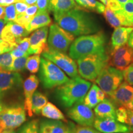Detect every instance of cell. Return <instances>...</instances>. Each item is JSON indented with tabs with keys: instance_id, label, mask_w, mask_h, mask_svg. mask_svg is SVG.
<instances>
[{
	"instance_id": "cell-59",
	"label": "cell",
	"mask_w": 133,
	"mask_h": 133,
	"mask_svg": "<svg viewBox=\"0 0 133 133\" xmlns=\"http://www.w3.org/2000/svg\"><path fill=\"white\" fill-rule=\"evenodd\" d=\"M1 109H2V108H0V111H1Z\"/></svg>"
},
{
	"instance_id": "cell-53",
	"label": "cell",
	"mask_w": 133,
	"mask_h": 133,
	"mask_svg": "<svg viewBox=\"0 0 133 133\" xmlns=\"http://www.w3.org/2000/svg\"><path fill=\"white\" fill-rule=\"evenodd\" d=\"M74 124H71V127L70 128L69 130H68L66 132H65V133H73V127H74Z\"/></svg>"
},
{
	"instance_id": "cell-22",
	"label": "cell",
	"mask_w": 133,
	"mask_h": 133,
	"mask_svg": "<svg viewBox=\"0 0 133 133\" xmlns=\"http://www.w3.org/2000/svg\"><path fill=\"white\" fill-rule=\"evenodd\" d=\"M49 14V12L45 11H38L31 22L25 28L28 32L30 33L38 29L49 26L52 24V20Z\"/></svg>"
},
{
	"instance_id": "cell-5",
	"label": "cell",
	"mask_w": 133,
	"mask_h": 133,
	"mask_svg": "<svg viewBox=\"0 0 133 133\" xmlns=\"http://www.w3.org/2000/svg\"><path fill=\"white\" fill-rule=\"evenodd\" d=\"M39 79L45 88L58 87L69 80L65 73L59 66L44 57L41 58Z\"/></svg>"
},
{
	"instance_id": "cell-32",
	"label": "cell",
	"mask_w": 133,
	"mask_h": 133,
	"mask_svg": "<svg viewBox=\"0 0 133 133\" xmlns=\"http://www.w3.org/2000/svg\"><path fill=\"white\" fill-rule=\"evenodd\" d=\"M17 17L16 9L15 4H12L5 7L4 21L6 23L9 22H14Z\"/></svg>"
},
{
	"instance_id": "cell-19",
	"label": "cell",
	"mask_w": 133,
	"mask_h": 133,
	"mask_svg": "<svg viewBox=\"0 0 133 133\" xmlns=\"http://www.w3.org/2000/svg\"><path fill=\"white\" fill-rule=\"evenodd\" d=\"M132 31L133 26H119L115 28L111 37V47L112 50L127 44Z\"/></svg>"
},
{
	"instance_id": "cell-13",
	"label": "cell",
	"mask_w": 133,
	"mask_h": 133,
	"mask_svg": "<svg viewBox=\"0 0 133 133\" xmlns=\"http://www.w3.org/2000/svg\"><path fill=\"white\" fill-rule=\"evenodd\" d=\"M22 84V78L19 73L0 69V99L6 92L20 87ZM0 108H2L1 104Z\"/></svg>"
},
{
	"instance_id": "cell-18",
	"label": "cell",
	"mask_w": 133,
	"mask_h": 133,
	"mask_svg": "<svg viewBox=\"0 0 133 133\" xmlns=\"http://www.w3.org/2000/svg\"><path fill=\"white\" fill-rule=\"evenodd\" d=\"M104 15L108 23L115 29L122 26H133V24L128 21L124 16L122 9L119 11H112L109 8L105 7Z\"/></svg>"
},
{
	"instance_id": "cell-3",
	"label": "cell",
	"mask_w": 133,
	"mask_h": 133,
	"mask_svg": "<svg viewBox=\"0 0 133 133\" xmlns=\"http://www.w3.org/2000/svg\"><path fill=\"white\" fill-rule=\"evenodd\" d=\"M91 86L89 81L76 76L58 86L56 91V96L62 105L71 107L77 103L83 102Z\"/></svg>"
},
{
	"instance_id": "cell-31",
	"label": "cell",
	"mask_w": 133,
	"mask_h": 133,
	"mask_svg": "<svg viewBox=\"0 0 133 133\" xmlns=\"http://www.w3.org/2000/svg\"><path fill=\"white\" fill-rule=\"evenodd\" d=\"M29 56H25L23 57L14 59L12 64V71L19 72L26 69V63Z\"/></svg>"
},
{
	"instance_id": "cell-57",
	"label": "cell",
	"mask_w": 133,
	"mask_h": 133,
	"mask_svg": "<svg viewBox=\"0 0 133 133\" xmlns=\"http://www.w3.org/2000/svg\"><path fill=\"white\" fill-rule=\"evenodd\" d=\"M95 133H102V132H99V131H98L96 130V132H95Z\"/></svg>"
},
{
	"instance_id": "cell-58",
	"label": "cell",
	"mask_w": 133,
	"mask_h": 133,
	"mask_svg": "<svg viewBox=\"0 0 133 133\" xmlns=\"http://www.w3.org/2000/svg\"><path fill=\"white\" fill-rule=\"evenodd\" d=\"M115 133H129V132H115Z\"/></svg>"
},
{
	"instance_id": "cell-52",
	"label": "cell",
	"mask_w": 133,
	"mask_h": 133,
	"mask_svg": "<svg viewBox=\"0 0 133 133\" xmlns=\"http://www.w3.org/2000/svg\"><path fill=\"white\" fill-rule=\"evenodd\" d=\"M0 133H16L14 129H6Z\"/></svg>"
},
{
	"instance_id": "cell-6",
	"label": "cell",
	"mask_w": 133,
	"mask_h": 133,
	"mask_svg": "<svg viewBox=\"0 0 133 133\" xmlns=\"http://www.w3.org/2000/svg\"><path fill=\"white\" fill-rule=\"evenodd\" d=\"M75 40V36L57 24H51L48 37V49L66 53Z\"/></svg>"
},
{
	"instance_id": "cell-37",
	"label": "cell",
	"mask_w": 133,
	"mask_h": 133,
	"mask_svg": "<svg viewBox=\"0 0 133 133\" xmlns=\"http://www.w3.org/2000/svg\"><path fill=\"white\" fill-rule=\"evenodd\" d=\"M17 49L20 50L22 52H24L25 54L30 56L29 49H30V39L29 38L25 37L20 41L19 44L16 47Z\"/></svg>"
},
{
	"instance_id": "cell-45",
	"label": "cell",
	"mask_w": 133,
	"mask_h": 133,
	"mask_svg": "<svg viewBox=\"0 0 133 133\" xmlns=\"http://www.w3.org/2000/svg\"><path fill=\"white\" fill-rule=\"evenodd\" d=\"M16 2H17V0H0V5L6 7V6L14 4V3Z\"/></svg>"
},
{
	"instance_id": "cell-47",
	"label": "cell",
	"mask_w": 133,
	"mask_h": 133,
	"mask_svg": "<svg viewBox=\"0 0 133 133\" xmlns=\"http://www.w3.org/2000/svg\"><path fill=\"white\" fill-rule=\"evenodd\" d=\"M6 24H7V23L6 22V21H5L4 19H0V38H1L3 30L4 29V26L6 25Z\"/></svg>"
},
{
	"instance_id": "cell-51",
	"label": "cell",
	"mask_w": 133,
	"mask_h": 133,
	"mask_svg": "<svg viewBox=\"0 0 133 133\" xmlns=\"http://www.w3.org/2000/svg\"><path fill=\"white\" fill-rule=\"evenodd\" d=\"M126 107L127 108V109L133 110V99L130 102L128 103V104L126 106Z\"/></svg>"
},
{
	"instance_id": "cell-15",
	"label": "cell",
	"mask_w": 133,
	"mask_h": 133,
	"mask_svg": "<svg viewBox=\"0 0 133 133\" xmlns=\"http://www.w3.org/2000/svg\"><path fill=\"white\" fill-rule=\"evenodd\" d=\"M96 130L102 133L130 132L129 127L113 118L96 117L94 126Z\"/></svg>"
},
{
	"instance_id": "cell-9",
	"label": "cell",
	"mask_w": 133,
	"mask_h": 133,
	"mask_svg": "<svg viewBox=\"0 0 133 133\" xmlns=\"http://www.w3.org/2000/svg\"><path fill=\"white\" fill-rule=\"evenodd\" d=\"M42 56L59 66L71 78L78 76L77 63L66 53L48 49L42 53Z\"/></svg>"
},
{
	"instance_id": "cell-38",
	"label": "cell",
	"mask_w": 133,
	"mask_h": 133,
	"mask_svg": "<svg viewBox=\"0 0 133 133\" xmlns=\"http://www.w3.org/2000/svg\"><path fill=\"white\" fill-rule=\"evenodd\" d=\"M95 129H93L92 126H86L81 125L74 126L73 133H95Z\"/></svg>"
},
{
	"instance_id": "cell-42",
	"label": "cell",
	"mask_w": 133,
	"mask_h": 133,
	"mask_svg": "<svg viewBox=\"0 0 133 133\" xmlns=\"http://www.w3.org/2000/svg\"><path fill=\"white\" fill-rule=\"evenodd\" d=\"M38 11V8L37 4H33L29 6L28 7L27 9L25 11V12H24L25 14L27 15V16H30V17H34L36 14V12Z\"/></svg>"
},
{
	"instance_id": "cell-1",
	"label": "cell",
	"mask_w": 133,
	"mask_h": 133,
	"mask_svg": "<svg viewBox=\"0 0 133 133\" xmlns=\"http://www.w3.org/2000/svg\"><path fill=\"white\" fill-rule=\"evenodd\" d=\"M56 24L75 36L97 33L100 26L94 17L78 8L67 12L54 14Z\"/></svg>"
},
{
	"instance_id": "cell-14",
	"label": "cell",
	"mask_w": 133,
	"mask_h": 133,
	"mask_svg": "<svg viewBox=\"0 0 133 133\" xmlns=\"http://www.w3.org/2000/svg\"><path fill=\"white\" fill-rule=\"evenodd\" d=\"M48 26L35 30L30 36V54H40L48 49Z\"/></svg>"
},
{
	"instance_id": "cell-54",
	"label": "cell",
	"mask_w": 133,
	"mask_h": 133,
	"mask_svg": "<svg viewBox=\"0 0 133 133\" xmlns=\"http://www.w3.org/2000/svg\"><path fill=\"white\" fill-rule=\"evenodd\" d=\"M100 1H101V3H102L104 4H105V5L107 4V0H100Z\"/></svg>"
},
{
	"instance_id": "cell-17",
	"label": "cell",
	"mask_w": 133,
	"mask_h": 133,
	"mask_svg": "<svg viewBox=\"0 0 133 133\" xmlns=\"http://www.w3.org/2000/svg\"><path fill=\"white\" fill-rule=\"evenodd\" d=\"M39 84V79L35 75H31L24 83V109L30 116H32L33 112L31 110V102L33 94L35 92Z\"/></svg>"
},
{
	"instance_id": "cell-36",
	"label": "cell",
	"mask_w": 133,
	"mask_h": 133,
	"mask_svg": "<svg viewBox=\"0 0 133 133\" xmlns=\"http://www.w3.org/2000/svg\"><path fill=\"white\" fill-rule=\"evenodd\" d=\"M123 75L126 82L133 86V62L123 71Z\"/></svg>"
},
{
	"instance_id": "cell-29",
	"label": "cell",
	"mask_w": 133,
	"mask_h": 133,
	"mask_svg": "<svg viewBox=\"0 0 133 133\" xmlns=\"http://www.w3.org/2000/svg\"><path fill=\"white\" fill-rule=\"evenodd\" d=\"M17 133H39V121L33 119L26 123L20 128Z\"/></svg>"
},
{
	"instance_id": "cell-46",
	"label": "cell",
	"mask_w": 133,
	"mask_h": 133,
	"mask_svg": "<svg viewBox=\"0 0 133 133\" xmlns=\"http://www.w3.org/2000/svg\"><path fill=\"white\" fill-rule=\"evenodd\" d=\"M128 45L133 50V31L131 32L130 36H129L128 41Z\"/></svg>"
},
{
	"instance_id": "cell-39",
	"label": "cell",
	"mask_w": 133,
	"mask_h": 133,
	"mask_svg": "<svg viewBox=\"0 0 133 133\" xmlns=\"http://www.w3.org/2000/svg\"><path fill=\"white\" fill-rule=\"evenodd\" d=\"M51 0H37L36 4L38 8V11H45L50 12L51 11Z\"/></svg>"
},
{
	"instance_id": "cell-26",
	"label": "cell",
	"mask_w": 133,
	"mask_h": 133,
	"mask_svg": "<svg viewBox=\"0 0 133 133\" xmlns=\"http://www.w3.org/2000/svg\"><path fill=\"white\" fill-rule=\"evenodd\" d=\"M48 103V98L44 94L40 92L35 91L32 97L31 102V110L33 114H39L43 107Z\"/></svg>"
},
{
	"instance_id": "cell-27",
	"label": "cell",
	"mask_w": 133,
	"mask_h": 133,
	"mask_svg": "<svg viewBox=\"0 0 133 133\" xmlns=\"http://www.w3.org/2000/svg\"><path fill=\"white\" fill-rule=\"evenodd\" d=\"M98 89L99 87L96 84H93L83 100V104L91 109L94 108L99 103L97 96Z\"/></svg>"
},
{
	"instance_id": "cell-56",
	"label": "cell",
	"mask_w": 133,
	"mask_h": 133,
	"mask_svg": "<svg viewBox=\"0 0 133 133\" xmlns=\"http://www.w3.org/2000/svg\"><path fill=\"white\" fill-rule=\"evenodd\" d=\"M129 129H130V131H133V127H129Z\"/></svg>"
},
{
	"instance_id": "cell-60",
	"label": "cell",
	"mask_w": 133,
	"mask_h": 133,
	"mask_svg": "<svg viewBox=\"0 0 133 133\" xmlns=\"http://www.w3.org/2000/svg\"><path fill=\"white\" fill-rule=\"evenodd\" d=\"M0 132H1V129H0Z\"/></svg>"
},
{
	"instance_id": "cell-30",
	"label": "cell",
	"mask_w": 133,
	"mask_h": 133,
	"mask_svg": "<svg viewBox=\"0 0 133 133\" xmlns=\"http://www.w3.org/2000/svg\"><path fill=\"white\" fill-rule=\"evenodd\" d=\"M13 59L11 52H6L0 55V69L4 70L12 71Z\"/></svg>"
},
{
	"instance_id": "cell-23",
	"label": "cell",
	"mask_w": 133,
	"mask_h": 133,
	"mask_svg": "<svg viewBox=\"0 0 133 133\" xmlns=\"http://www.w3.org/2000/svg\"><path fill=\"white\" fill-rule=\"evenodd\" d=\"M50 3L53 14L65 12L78 8L75 0H51Z\"/></svg>"
},
{
	"instance_id": "cell-48",
	"label": "cell",
	"mask_w": 133,
	"mask_h": 133,
	"mask_svg": "<svg viewBox=\"0 0 133 133\" xmlns=\"http://www.w3.org/2000/svg\"><path fill=\"white\" fill-rule=\"evenodd\" d=\"M5 7L0 5V19H4Z\"/></svg>"
},
{
	"instance_id": "cell-50",
	"label": "cell",
	"mask_w": 133,
	"mask_h": 133,
	"mask_svg": "<svg viewBox=\"0 0 133 133\" xmlns=\"http://www.w3.org/2000/svg\"><path fill=\"white\" fill-rule=\"evenodd\" d=\"M115 1H117L118 3H119V4L121 5H123L124 4H125V3L128 2V1H133V0H115Z\"/></svg>"
},
{
	"instance_id": "cell-25",
	"label": "cell",
	"mask_w": 133,
	"mask_h": 133,
	"mask_svg": "<svg viewBox=\"0 0 133 133\" xmlns=\"http://www.w3.org/2000/svg\"><path fill=\"white\" fill-rule=\"evenodd\" d=\"M79 6L99 14L104 13L105 9V4L97 0H75Z\"/></svg>"
},
{
	"instance_id": "cell-41",
	"label": "cell",
	"mask_w": 133,
	"mask_h": 133,
	"mask_svg": "<svg viewBox=\"0 0 133 133\" xmlns=\"http://www.w3.org/2000/svg\"><path fill=\"white\" fill-rule=\"evenodd\" d=\"M15 7H16L17 16L25 12L26 9L29 7V5L24 2H16L15 3Z\"/></svg>"
},
{
	"instance_id": "cell-43",
	"label": "cell",
	"mask_w": 133,
	"mask_h": 133,
	"mask_svg": "<svg viewBox=\"0 0 133 133\" xmlns=\"http://www.w3.org/2000/svg\"><path fill=\"white\" fill-rule=\"evenodd\" d=\"M128 118L126 124H128L131 127H133V110L127 109Z\"/></svg>"
},
{
	"instance_id": "cell-40",
	"label": "cell",
	"mask_w": 133,
	"mask_h": 133,
	"mask_svg": "<svg viewBox=\"0 0 133 133\" xmlns=\"http://www.w3.org/2000/svg\"><path fill=\"white\" fill-rule=\"evenodd\" d=\"M14 47L0 38V55L11 52Z\"/></svg>"
},
{
	"instance_id": "cell-10",
	"label": "cell",
	"mask_w": 133,
	"mask_h": 133,
	"mask_svg": "<svg viewBox=\"0 0 133 133\" xmlns=\"http://www.w3.org/2000/svg\"><path fill=\"white\" fill-rule=\"evenodd\" d=\"M67 115L71 119L79 125L94 126L96 116L90 107H88L83 102L77 103L69 110Z\"/></svg>"
},
{
	"instance_id": "cell-24",
	"label": "cell",
	"mask_w": 133,
	"mask_h": 133,
	"mask_svg": "<svg viewBox=\"0 0 133 133\" xmlns=\"http://www.w3.org/2000/svg\"><path fill=\"white\" fill-rule=\"evenodd\" d=\"M41 114L43 116L48 119L61 120L67 122L64 114L51 102H48L41 110Z\"/></svg>"
},
{
	"instance_id": "cell-35",
	"label": "cell",
	"mask_w": 133,
	"mask_h": 133,
	"mask_svg": "<svg viewBox=\"0 0 133 133\" xmlns=\"http://www.w3.org/2000/svg\"><path fill=\"white\" fill-rule=\"evenodd\" d=\"M33 18V17L29 16H27V15L25 14L24 13H23V14L17 15L14 22H16L17 24L21 25L26 28V26L29 25L30 23L31 22Z\"/></svg>"
},
{
	"instance_id": "cell-16",
	"label": "cell",
	"mask_w": 133,
	"mask_h": 133,
	"mask_svg": "<svg viewBox=\"0 0 133 133\" xmlns=\"http://www.w3.org/2000/svg\"><path fill=\"white\" fill-rule=\"evenodd\" d=\"M110 97L116 105L126 107L133 99V86L126 81L122 82Z\"/></svg>"
},
{
	"instance_id": "cell-2",
	"label": "cell",
	"mask_w": 133,
	"mask_h": 133,
	"mask_svg": "<svg viewBox=\"0 0 133 133\" xmlns=\"http://www.w3.org/2000/svg\"><path fill=\"white\" fill-rule=\"evenodd\" d=\"M106 36L104 32L98 31L92 34L81 35L71 43L69 56L74 60L91 54L105 53Z\"/></svg>"
},
{
	"instance_id": "cell-21",
	"label": "cell",
	"mask_w": 133,
	"mask_h": 133,
	"mask_svg": "<svg viewBox=\"0 0 133 133\" xmlns=\"http://www.w3.org/2000/svg\"><path fill=\"white\" fill-rule=\"evenodd\" d=\"M116 105L112 99L105 98L94 107L96 117L116 118Z\"/></svg>"
},
{
	"instance_id": "cell-34",
	"label": "cell",
	"mask_w": 133,
	"mask_h": 133,
	"mask_svg": "<svg viewBox=\"0 0 133 133\" xmlns=\"http://www.w3.org/2000/svg\"><path fill=\"white\" fill-rule=\"evenodd\" d=\"M128 118L127 108L124 106H120L116 110V119L121 123L126 124Z\"/></svg>"
},
{
	"instance_id": "cell-55",
	"label": "cell",
	"mask_w": 133,
	"mask_h": 133,
	"mask_svg": "<svg viewBox=\"0 0 133 133\" xmlns=\"http://www.w3.org/2000/svg\"><path fill=\"white\" fill-rule=\"evenodd\" d=\"M17 2H23L24 0H17Z\"/></svg>"
},
{
	"instance_id": "cell-49",
	"label": "cell",
	"mask_w": 133,
	"mask_h": 133,
	"mask_svg": "<svg viewBox=\"0 0 133 133\" xmlns=\"http://www.w3.org/2000/svg\"><path fill=\"white\" fill-rule=\"evenodd\" d=\"M23 2L26 3V4L29 5V6H31V5L36 4L37 0H24Z\"/></svg>"
},
{
	"instance_id": "cell-44",
	"label": "cell",
	"mask_w": 133,
	"mask_h": 133,
	"mask_svg": "<svg viewBox=\"0 0 133 133\" xmlns=\"http://www.w3.org/2000/svg\"><path fill=\"white\" fill-rule=\"evenodd\" d=\"M106 95L107 94H105V92H104V91H102L101 88H99L97 90V99L99 101V102H102V101L106 98Z\"/></svg>"
},
{
	"instance_id": "cell-4",
	"label": "cell",
	"mask_w": 133,
	"mask_h": 133,
	"mask_svg": "<svg viewBox=\"0 0 133 133\" xmlns=\"http://www.w3.org/2000/svg\"><path fill=\"white\" fill-rule=\"evenodd\" d=\"M109 57L105 53L91 54L77 59L78 71L83 78L96 80L102 70L109 65Z\"/></svg>"
},
{
	"instance_id": "cell-11",
	"label": "cell",
	"mask_w": 133,
	"mask_h": 133,
	"mask_svg": "<svg viewBox=\"0 0 133 133\" xmlns=\"http://www.w3.org/2000/svg\"><path fill=\"white\" fill-rule=\"evenodd\" d=\"M132 62L133 50L128 44L112 50L109 59V65L122 71Z\"/></svg>"
},
{
	"instance_id": "cell-20",
	"label": "cell",
	"mask_w": 133,
	"mask_h": 133,
	"mask_svg": "<svg viewBox=\"0 0 133 133\" xmlns=\"http://www.w3.org/2000/svg\"><path fill=\"white\" fill-rule=\"evenodd\" d=\"M71 124H65L61 120H44L39 124V133H65L69 130Z\"/></svg>"
},
{
	"instance_id": "cell-61",
	"label": "cell",
	"mask_w": 133,
	"mask_h": 133,
	"mask_svg": "<svg viewBox=\"0 0 133 133\" xmlns=\"http://www.w3.org/2000/svg\"><path fill=\"white\" fill-rule=\"evenodd\" d=\"M131 133H133V132H131Z\"/></svg>"
},
{
	"instance_id": "cell-7",
	"label": "cell",
	"mask_w": 133,
	"mask_h": 133,
	"mask_svg": "<svg viewBox=\"0 0 133 133\" xmlns=\"http://www.w3.org/2000/svg\"><path fill=\"white\" fill-rule=\"evenodd\" d=\"M123 71L114 66L105 67L94 81L107 96L110 97L123 81Z\"/></svg>"
},
{
	"instance_id": "cell-12",
	"label": "cell",
	"mask_w": 133,
	"mask_h": 133,
	"mask_svg": "<svg viewBox=\"0 0 133 133\" xmlns=\"http://www.w3.org/2000/svg\"><path fill=\"white\" fill-rule=\"evenodd\" d=\"M29 34L24 26L15 22H9L3 30L1 38L15 48Z\"/></svg>"
},
{
	"instance_id": "cell-8",
	"label": "cell",
	"mask_w": 133,
	"mask_h": 133,
	"mask_svg": "<svg viewBox=\"0 0 133 133\" xmlns=\"http://www.w3.org/2000/svg\"><path fill=\"white\" fill-rule=\"evenodd\" d=\"M26 120L25 110L21 106L3 107L0 111V129H15Z\"/></svg>"
},
{
	"instance_id": "cell-33",
	"label": "cell",
	"mask_w": 133,
	"mask_h": 133,
	"mask_svg": "<svg viewBox=\"0 0 133 133\" xmlns=\"http://www.w3.org/2000/svg\"><path fill=\"white\" fill-rule=\"evenodd\" d=\"M122 12L128 21L133 24V1H130L122 6Z\"/></svg>"
},
{
	"instance_id": "cell-28",
	"label": "cell",
	"mask_w": 133,
	"mask_h": 133,
	"mask_svg": "<svg viewBox=\"0 0 133 133\" xmlns=\"http://www.w3.org/2000/svg\"><path fill=\"white\" fill-rule=\"evenodd\" d=\"M41 57L39 54H35L29 56L26 63V69L31 74H36L39 70Z\"/></svg>"
}]
</instances>
